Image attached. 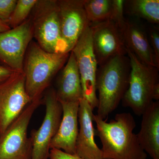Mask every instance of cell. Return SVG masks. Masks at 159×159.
<instances>
[{
  "label": "cell",
  "mask_w": 159,
  "mask_h": 159,
  "mask_svg": "<svg viewBox=\"0 0 159 159\" xmlns=\"http://www.w3.org/2000/svg\"><path fill=\"white\" fill-rule=\"evenodd\" d=\"M31 102L23 72H16L0 83V137Z\"/></svg>",
  "instance_id": "cell-8"
},
{
  "label": "cell",
  "mask_w": 159,
  "mask_h": 159,
  "mask_svg": "<svg viewBox=\"0 0 159 159\" xmlns=\"http://www.w3.org/2000/svg\"><path fill=\"white\" fill-rule=\"evenodd\" d=\"M148 38L153 52L156 64L159 69V29L154 26L148 28Z\"/></svg>",
  "instance_id": "cell-22"
},
{
  "label": "cell",
  "mask_w": 159,
  "mask_h": 159,
  "mask_svg": "<svg viewBox=\"0 0 159 159\" xmlns=\"http://www.w3.org/2000/svg\"><path fill=\"white\" fill-rule=\"evenodd\" d=\"M93 121L102 144L103 159H146L147 153L133 131L135 121L130 113L117 114L109 122L94 115Z\"/></svg>",
  "instance_id": "cell-1"
},
{
  "label": "cell",
  "mask_w": 159,
  "mask_h": 159,
  "mask_svg": "<svg viewBox=\"0 0 159 159\" xmlns=\"http://www.w3.org/2000/svg\"><path fill=\"white\" fill-rule=\"evenodd\" d=\"M90 26L98 65H102L117 55H126V48L121 31L112 21L109 20Z\"/></svg>",
  "instance_id": "cell-11"
},
{
  "label": "cell",
  "mask_w": 159,
  "mask_h": 159,
  "mask_svg": "<svg viewBox=\"0 0 159 159\" xmlns=\"http://www.w3.org/2000/svg\"><path fill=\"white\" fill-rule=\"evenodd\" d=\"M126 51L131 70L129 85L122 104L137 116H142L154 100H159V69L143 63L126 48Z\"/></svg>",
  "instance_id": "cell-4"
},
{
  "label": "cell",
  "mask_w": 159,
  "mask_h": 159,
  "mask_svg": "<svg viewBox=\"0 0 159 159\" xmlns=\"http://www.w3.org/2000/svg\"><path fill=\"white\" fill-rule=\"evenodd\" d=\"M37 0H18L7 25L10 29L21 25L32 12Z\"/></svg>",
  "instance_id": "cell-20"
},
{
  "label": "cell",
  "mask_w": 159,
  "mask_h": 159,
  "mask_svg": "<svg viewBox=\"0 0 159 159\" xmlns=\"http://www.w3.org/2000/svg\"><path fill=\"white\" fill-rule=\"evenodd\" d=\"M70 53L56 54L31 41L24 60L23 73L26 91L31 101L41 99L43 93L68 59Z\"/></svg>",
  "instance_id": "cell-3"
},
{
  "label": "cell",
  "mask_w": 159,
  "mask_h": 159,
  "mask_svg": "<svg viewBox=\"0 0 159 159\" xmlns=\"http://www.w3.org/2000/svg\"><path fill=\"white\" fill-rule=\"evenodd\" d=\"M33 38L31 17L21 25L0 32V62L12 70L23 72L24 60Z\"/></svg>",
  "instance_id": "cell-10"
},
{
  "label": "cell",
  "mask_w": 159,
  "mask_h": 159,
  "mask_svg": "<svg viewBox=\"0 0 159 159\" xmlns=\"http://www.w3.org/2000/svg\"><path fill=\"white\" fill-rule=\"evenodd\" d=\"M121 32L126 48L143 63L157 68L148 36L142 25L136 22L126 20Z\"/></svg>",
  "instance_id": "cell-16"
},
{
  "label": "cell",
  "mask_w": 159,
  "mask_h": 159,
  "mask_svg": "<svg viewBox=\"0 0 159 159\" xmlns=\"http://www.w3.org/2000/svg\"><path fill=\"white\" fill-rule=\"evenodd\" d=\"M137 134L142 149L152 159H159V101H153L142 115Z\"/></svg>",
  "instance_id": "cell-15"
},
{
  "label": "cell",
  "mask_w": 159,
  "mask_h": 159,
  "mask_svg": "<svg viewBox=\"0 0 159 159\" xmlns=\"http://www.w3.org/2000/svg\"><path fill=\"white\" fill-rule=\"evenodd\" d=\"M16 72V71L6 66L0 65V83L8 79Z\"/></svg>",
  "instance_id": "cell-25"
},
{
  "label": "cell",
  "mask_w": 159,
  "mask_h": 159,
  "mask_svg": "<svg viewBox=\"0 0 159 159\" xmlns=\"http://www.w3.org/2000/svg\"><path fill=\"white\" fill-rule=\"evenodd\" d=\"M125 2L124 0H112L111 14L109 20L116 25L120 31L124 28L126 20L124 16Z\"/></svg>",
  "instance_id": "cell-21"
},
{
  "label": "cell",
  "mask_w": 159,
  "mask_h": 159,
  "mask_svg": "<svg viewBox=\"0 0 159 159\" xmlns=\"http://www.w3.org/2000/svg\"><path fill=\"white\" fill-rule=\"evenodd\" d=\"M43 102L46 106V113L41 125L31 133L32 153L31 159H48L50 145L57 133L62 116L61 104L54 89L46 92Z\"/></svg>",
  "instance_id": "cell-9"
},
{
  "label": "cell",
  "mask_w": 159,
  "mask_h": 159,
  "mask_svg": "<svg viewBox=\"0 0 159 159\" xmlns=\"http://www.w3.org/2000/svg\"><path fill=\"white\" fill-rule=\"evenodd\" d=\"M92 34L89 25L71 51L75 56L79 70L83 97L94 109L98 103L96 89L98 64L93 48Z\"/></svg>",
  "instance_id": "cell-7"
},
{
  "label": "cell",
  "mask_w": 159,
  "mask_h": 159,
  "mask_svg": "<svg viewBox=\"0 0 159 159\" xmlns=\"http://www.w3.org/2000/svg\"><path fill=\"white\" fill-rule=\"evenodd\" d=\"M55 92L60 102H76L83 98L80 75L72 51L60 75Z\"/></svg>",
  "instance_id": "cell-17"
},
{
  "label": "cell",
  "mask_w": 159,
  "mask_h": 159,
  "mask_svg": "<svg viewBox=\"0 0 159 159\" xmlns=\"http://www.w3.org/2000/svg\"><path fill=\"white\" fill-rule=\"evenodd\" d=\"M10 29V27L7 24L0 21V32L8 31Z\"/></svg>",
  "instance_id": "cell-26"
},
{
  "label": "cell",
  "mask_w": 159,
  "mask_h": 159,
  "mask_svg": "<svg viewBox=\"0 0 159 159\" xmlns=\"http://www.w3.org/2000/svg\"><path fill=\"white\" fill-rule=\"evenodd\" d=\"M84 8L89 25L110 19L112 0H84Z\"/></svg>",
  "instance_id": "cell-19"
},
{
  "label": "cell",
  "mask_w": 159,
  "mask_h": 159,
  "mask_svg": "<svg viewBox=\"0 0 159 159\" xmlns=\"http://www.w3.org/2000/svg\"><path fill=\"white\" fill-rule=\"evenodd\" d=\"M0 65H2V63H1V62H0Z\"/></svg>",
  "instance_id": "cell-27"
},
{
  "label": "cell",
  "mask_w": 159,
  "mask_h": 159,
  "mask_svg": "<svg viewBox=\"0 0 159 159\" xmlns=\"http://www.w3.org/2000/svg\"><path fill=\"white\" fill-rule=\"evenodd\" d=\"M32 11L33 38L38 44L50 53H70L61 35L57 0H37Z\"/></svg>",
  "instance_id": "cell-5"
},
{
  "label": "cell",
  "mask_w": 159,
  "mask_h": 159,
  "mask_svg": "<svg viewBox=\"0 0 159 159\" xmlns=\"http://www.w3.org/2000/svg\"><path fill=\"white\" fill-rule=\"evenodd\" d=\"M61 31L70 51L89 25L84 0H58Z\"/></svg>",
  "instance_id": "cell-12"
},
{
  "label": "cell",
  "mask_w": 159,
  "mask_h": 159,
  "mask_svg": "<svg viewBox=\"0 0 159 159\" xmlns=\"http://www.w3.org/2000/svg\"><path fill=\"white\" fill-rule=\"evenodd\" d=\"M125 9L129 14L143 19L150 24H159V0L125 1Z\"/></svg>",
  "instance_id": "cell-18"
},
{
  "label": "cell",
  "mask_w": 159,
  "mask_h": 159,
  "mask_svg": "<svg viewBox=\"0 0 159 159\" xmlns=\"http://www.w3.org/2000/svg\"><path fill=\"white\" fill-rule=\"evenodd\" d=\"M130 70L127 54L112 57L99 66L96 89L98 93L97 115L100 119L105 120L122 101L129 85Z\"/></svg>",
  "instance_id": "cell-2"
},
{
  "label": "cell",
  "mask_w": 159,
  "mask_h": 159,
  "mask_svg": "<svg viewBox=\"0 0 159 159\" xmlns=\"http://www.w3.org/2000/svg\"><path fill=\"white\" fill-rule=\"evenodd\" d=\"M94 109L84 98L80 100L78 109L79 130L76 144V153L83 159H103L101 149L95 141Z\"/></svg>",
  "instance_id": "cell-13"
},
{
  "label": "cell",
  "mask_w": 159,
  "mask_h": 159,
  "mask_svg": "<svg viewBox=\"0 0 159 159\" xmlns=\"http://www.w3.org/2000/svg\"><path fill=\"white\" fill-rule=\"evenodd\" d=\"M16 2V0H0V21L7 24Z\"/></svg>",
  "instance_id": "cell-23"
},
{
  "label": "cell",
  "mask_w": 159,
  "mask_h": 159,
  "mask_svg": "<svg viewBox=\"0 0 159 159\" xmlns=\"http://www.w3.org/2000/svg\"><path fill=\"white\" fill-rule=\"evenodd\" d=\"M48 159H83L77 155L70 154L56 148H51Z\"/></svg>",
  "instance_id": "cell-24"
},
{
  "label": "cell",
  "mask_w": 159,
  "mask_h": 159,
  "mask_svg": "<svg viewBox=\"0 0 159 159\" xmlns=\"http://www.w3.org/2000/svg\"><path fill=\"white\" fill-rule=\"evenodd\" d=\"M32 101L0 137V159H31L32 144L27 131L34 111L43 102Z\"/></svg>",
  "instance_id": "cell-6"
},
{
  "label": "cell",
  "mask_w": 159,
  "mask_h": 159,
  "mask_svg": "<svg viewBox=\"0 0 159 159\" xmlns=\"http://www.w3.org/2000/svg\"><path fill=\"white\" fill-rule=\"evenodd\" d=\"M79 101L59 102L62 107V119L57 133L51 141V149L56 148L70 154L76 153V141L79 130Z\"/></svg>",
  "instance_id": "cell-14"
}]
</instances>
